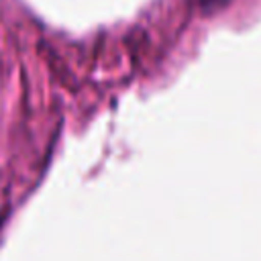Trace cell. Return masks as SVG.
I'll list each match as a JSON object with an SVG mask.
<instances>
[{
  "label": "cell",
  "mask_w": 261,
  "mask_h": 261,
  "mask_svg": "<svg viewBox=\"0 0 261 261\" xmlns=\"http://www.w3.org/2000/svg\"><path fill=\"white\" fill-rule=\"evenodd\" d=\"M0 222H2V216H0Z\"/></svg>",
  "instance_id": "cell-1"
}]
</instances>
